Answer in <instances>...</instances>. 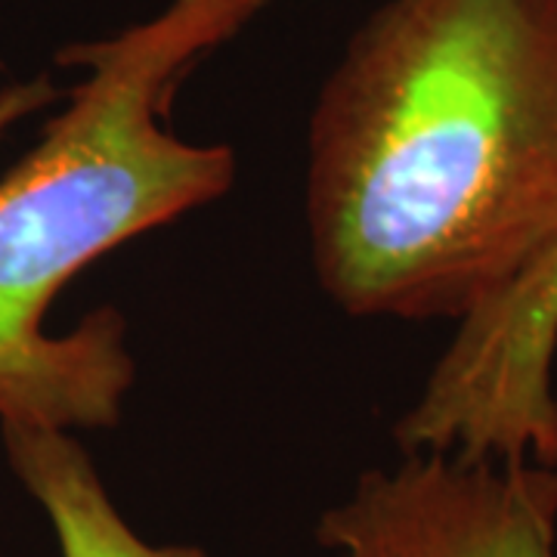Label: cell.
Returning <instances> with one entry per match:
<instances>
[{
    "label": "cell",
    "mask_w": 557,
    "mask_h": 557,
    "mask_svg": "<svg viewBox=\"0 0 557 557\" xmlns=\"http://www.w3.org/2000/svg\"><path fill=\"white\" fill-rule=\"evenodd\" d=\"M304 218L357 319H461L557 236V0H387L319 90Z\"/></svg>",
    "instance_id": "1"
},
{
    "label": "cell",
    "mask_w": 557,
    "mask_h": 557,
    "mask_svg": "<svg viewBox=\"0 0 557 557\" xmlns=\"http://www.w3.org/2000/svg\"><path fill=\"white\" fill-rule=\"evenodd\" d=\"M270 0H168L149 20L69 44L81 69L65 109L0 177V424L97 431L119 424L137 379L127 322L100 307L65 335L50 304L124 242L223 199L236 152L180 139L168 115L183 81Z\"/></svg>",
    "instance_id": "2"
},
{
    "label": "cell",
    "mask_w": 557,
    "mask_h": 557,
    "mask_svg": "<svg viewBox=\"0 0 557 557\" xmlns=\"http://www.w3.org/2000/svg\"><path fill=\"white\" fill-rule=\"evenodd\" d=\"M557 236L458 319L418 399L394 424L399 453L557 468Z\"/></svg>",
    "instance_id": "3"
},
{
    "label": "cell",
    "mask_w": 557,
    "mask_h": 557,
    "mask_svg": "<svg viewBox=\"0 0 557 557\" xmlns=\"http://www.w3.org/2000/svg\"><path fill=\"white\" fill-rule=\"evenodd\" d=\"M317 542L338 557H557V468L403 456L359 474Z\"/></svg>",
    "instance_id": "4"
},
{
    "label": "cell",
    "mask_w": 557,
    "mask_h": 557,
    "mask_svg": "<svg viewBox=\"0 0 557 557\" xmlns=\"http://www.w3.org/2000/svg\"><path fill=\"white\" fill-rule=\"evenodd\" d=\"M0 437L10 471L50 520L60 557H208L201 545H156L139 536L69 431L3 421Z\"/></svg>",
    "instance_id": "5"
},
{
    "label": "cell",
    "mask_w": 557,
    "mask_h": 557,
    "mask_svg": "<svg viewBox=\"0 0 557 557\" xmlns=\"http://www.w3.org/2000/svg\"><path fill=\"white\" fill-rule=\"evenodd\" d=\"M57 100H60V90L50 81V75H38V78L13 84V87H3L0 90V137L13 124H20L22 119L35 115L47 106H53Z\"/></svg>",
    "instance_id": "6"
}]
</instances>
